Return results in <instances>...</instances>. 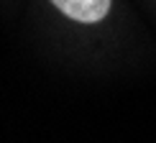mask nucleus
Here are the masks:
<instances>
[{"mask_svg":"<svg viewBox=\"0 0 156 143\" xmlns=\"http://www.w3.org/2000/svg\"><path fill=\"white\" fill-rule=\"evenodd\" d=\"M67 18L80 23H97L110 13L113 0H51Z\"/></svg>","mask_w":156,"mask_h":143,"instance_id":"1","label":"nucleus"}]
</instances>
